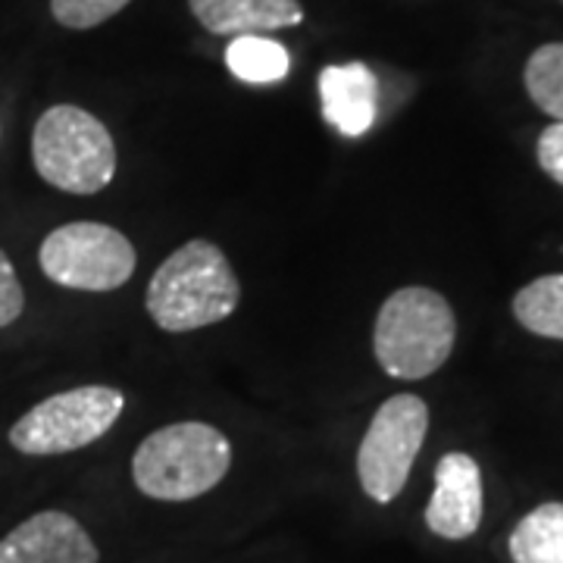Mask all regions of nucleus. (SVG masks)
<instances>
[{"instance_id":"nucleus-13","label":"nucleus","mask_w":563,"mask_h":563,"mask_svg":"<svg viewBox=\"0 0 563 563\" xmlns=\"http://www.w3.org/2000/svg\"><path fill=\"white\" fill-rule=\"evenodd\" d=\"M514 317L526 332L563 342V273L539 276L514 298Z\"/></svg>"},{"instance_id":"nucleus-6","label":"nucleus","mask_w":563,"mask_h":563,"mask_svg":"<svg viewBox=\"0 0 563 563\" xmlns=\"http://www.w3.org/2000/svg\"><path fill=\"white\" fill-rule=\"evenodd\" d=\"M44 276L76 291H113L132 279L139 254L107 222H66L41 242Z\"/></svg>"},{"instance_id":"nucleus-15","label":"nucleus","mask_w":563,"mask_h":563,"mask_svg":"<svg viewBox=\"0 0 563 563\" xmlns=\"http://www.w3.org/2000/svg\"><path fill=\"white\" fill-rule=\"evenodd\" d=\"M523 81L532 103L554 122H563V41L542 44L526 60Z\"/></svg>"},{"instance_id":"nucleus-14","label":"nucleus","mask_w":563,"mask_h":563,"mask_svg":"<svg viewBox=\"0 0 563 563\" xmlns=\"http://www.w3.org/2000/svg\"><path fill=\"white\" fill-rule=\"evenodd\" d=\"M225 66L239 81L273 85L288 76L291 57L279 41L263 38V35H239L225 47Z\"/></svg>"},{"instance_id":"nucleus-4","label":"nucleus","mask_w":563,"mask_h":563,"mask_svg":"<svg viewBox=\"0 0 563 563\" xmlns=\"http://www.w3.org/2000/svg\"><path fill=\"white\" fill-rule=\"evenodd\" d=\"M32 161L47 185L69 195H98L117 176V144L95 113L60 103L41 113Z\"/></svg>"},{"instance_id":"nucleus-2","label":"nucleus","mask_w":563,"mask_h":563,"mask_svg":"<svg viewBox=\"0 0 563 563\" xmlns=\"http://www.w3.org/2000/svg\"><path fill=\"white\" fill-rule=\"evenodd\" d=\"M232 442L217 426L169 422L151 432L132 457V479L154 501H195L225 479Z\"/></svg>"},{"instance_id":"nucleus-12","label":"nucleus","mask_w":563,"mask_h":563,"mask_svg":"<svg viewBox=\"0 0 563 563\" xmlns=\"http://www.w3.org/2000/svg\"><path fill=\"white\" fill-rule=\"evenodd\" d=\"M507 551L514 563H563V501L539 504L514 526Z\"/></svg>"},{"instance_id":"nucleus-16","label":"nucleus","mask_w":563,"mask_h":563,"mask_svg":"<svg viewBox=\"0 0 563 563\" xmlns=\"http://www.w3.org/2000/svg\"><path fill=\"white\" fill-rule=\"evenodd\" d=\"M129 3L132 0H51V13L66 29H95Z\"/></svg>"},{"instance_id":"nucleus-11","label":"nucleus","mask_w":563,"mask_h":563,"mask_svg":"<svg viewBox=\"0 0 563 563\" xmlns=\"http://www.w3.org/2000/svg\"><path fill=\"white\" fill-rule=\"evenodd\" d=\"M195 20L213 35H261L303 22L298 0H188Z\"/></svg>"},{"instance_id":"nucleus-8","label":"nucleus","mask_w":563,"mask_h":563,"mask_svg":"<svg viewBox=\"0 0 563 563\" xmlns=\"http://www.w3.org/2000/svg\"><path fill=\"white\" fill-rule=\"evenodd\" d=\"M485 514L483 470L463 451L444 454L435 466V488L426 504V526L439 539L463 542L470 539Z\"/></svg>"},{"instance_id":"nucleus-1","label":"nucleus","mask_w":563,"mask_h":563,"mask_svg":"<svg viewBox=\"0 0 563 563\" xmlns=\"http://www.w3.org/2000/svg\"><path fill=\"white\" fill-rule=\"evenodd\" d=\"M239 301L242 285L232 263L207 239L173 251L147 285V313L163 332H195L229 320Z\"/></svg>"},{"instance_id":"nucleus-3","label":"nucleus","mask_w":563,"mask_h":563,"mask_svg":"<svg viewBox=\"0 0 563 563\" xmlns=\"http://www.w3.org/2000/svg\"><path fill=\"white\" fill-rule=\"evenodd\" d=\"M457 342V317L435 288L407 285L383 303L373 354L388 376L417 383L439 373Z\"/></svg>"},{"instance_id":"nucleus-5","label":"nucleus","mask_w":563,"mask_h":563,"mask_svg":"<svg viewBox=\"0 0 563 563\" xmlns=\"http://www.w3.org/2000/svg\"><path fill=\"white\" fill-rule=\"evenodd\" d=\"M125 395L113 385H81L35 404L10 429V444L29 457H51L88 448L120 420Z\"/></svg>"},{"instance_id":"nucleus-7","label":"nucleus","mask_w":563,"mask_h":563,"mask_svg":"<svg viewBox=\"0 0 563 563\" xmlns=\"http://www.w3.org/2000/svg\"><path fill=\"white\" fill-rule=\"evenodd\" d=\"M429 432V407L420 395H395L373 413L357 451V479L376 504L404 492Z\"/></svg>"},{"instance_id":"nucleus-17","label":"nucleus","mask_w":563,"mask_h":563,"mask_svg":"<svg viewBox=\"0 0 563 563\" xmlns=\"http://www.w3.org/2000/svg\"><path fill=\"white\" fill-rule=\"evenodd\" d=\"M22 307H25L22 282L20 276H16V269H13L10 257L0 251V329L20 320Z\"/></svg>"},{"instance_id":"nucleus-10","label":"nucleus","mask_w":563,"mask_h":563,"mask_svg":"<svg viewBox=\"0 0 563 563\" xmlns=\"http://www.w3.org/2000/svg\"><path fill=\"white\" fill-rule=\"evenodd\" d=\"M322 120L344 139H361L379 117V79L366 63H339L320 73Z\"/></svg>"},{"instance_id":"nucleus-9","label":"nucleus","mask_w":563,"mask_h":563,"mask_svg":"<svg viewBox=\"0 0 563 563\" xmlns=\"http://www.w3.org/2000/svg\"><path fill=\"white\" fill-rule=\"evenodd\" d=\"M98 544L63 510H41L0 539V563H98Z\"/></svg>"},{"instance_id":"nucleus-18","label":"nucleus","mask_w":563,"mask_h":563,"mask_svg":"<svg viewBox=\"0 0 563 563\" xmlns=\"http://www.w3.org/2000/svg\"><path fill=\"white\" fill-rule=\"evenodd\" d=\"M536 161H539V166H542L548 179L563 185V122H551L542 135H539Z\"/></svg>"}]
</instances>
